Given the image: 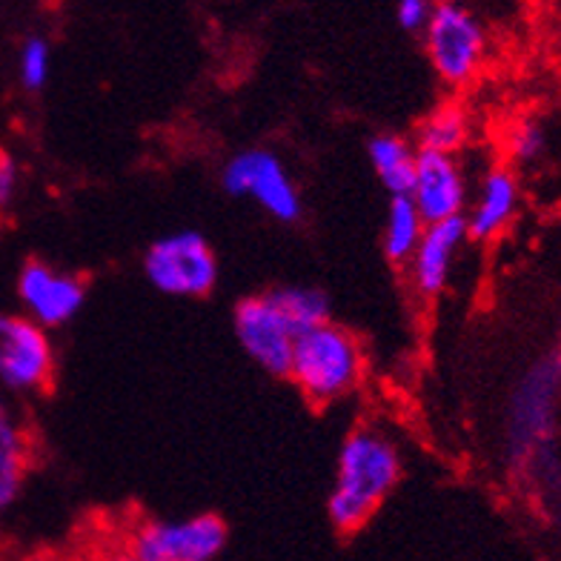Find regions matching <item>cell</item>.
I'll list each match as a JSON object with an SVG mask.
<instances>
[{
    "label": "cell",
    "mask_w": 561,
    "mask_h": 561,
    "mask_svg": "<svg viewBox=\"0 0 561 561\" xmlns=\"http://www.w3.org/2000/svg\"><path fill=\"white\" fill-rule=\"evenodd\" d=\"M467 241L465 218H453V221L427 224L419 247H415L413 259L407 261V273L419 296L436 298L442 296L450 275L456 270L458 252Z\"/></svg>",
    "instance_id": "cell-12"
},
{
    "label": "cell",
    "mask_w": 561,
    "mask_h": 561,
    "mask_svg": "<svg viewBox=\"0 0 561 561\" xmlns=\"http://www.w3.org/2000/svg\"><path fill=\"white\" fill-rule=\"evenodd\" d=\"M104 561H138V559H135V556L129 553V550H115V553L106 556Z\"/></svg>",
    "instance_id": "cell-23"
},
{
    "label": "cell",
    "mask_w": 561,
    "mask_h": 561,
    "mask_svg": "<svg viewBox=\"0 0 561 561\" xmlns=\"http://www.w3.org/2000/svg\"><path fill=\"white\" fill-rule=\"evenodd\" d=\"M559 367H561V344H559Z\"/></svg>",
    "instance_id": "cell-24"
},
{
    "label": "cell",
    "mask_w": 561,
    "mask_h": 561,
    "mask_svg": "<svg viewBox=\"0 0 561 561\" xmlns=\"http://www.w3.org/2000/svg\"><path fill=\"white\" fill-rule=\"evenodd\" d=\"M430 64L447 87H465L479 75L488 53V37L470 9L456 0H442L424 26Z\"/></svg>",
    "instance_id": "cell-4"
},
{
    "label": "cell",
    "mask_w": 561,
    "mask_h": 561,
    "mask_svg": "<svg viewBox=\"0 0 561 561\" xmlns=\"http://www.w3.org/2000/svg\"><path fill=\"white\" fill-rule=\"evenodd\" d=\"M433 12V0H399L396 7V18L407 32H424Z\"/></svg>",
    "instance_id": "cell-21"
},
{
    "label": "cell",
    "mask_w": 561,
    "mask_h": 561,
    "mask_svg": "<svg viewBox=\"0 0 561 561\" xmlns=\"http://www.w3.org/2000/svg\"><path fill=\"white\" fill-rule=\"evenodd\" d=\"M55 347L44 327L26 316L0 312V390L26 396L53 381Z\"/></svg>",
    "instance_id": "cell-7"
},
{
    "label": "cell",
    "mask_w": 561,
    "mask_h": 561,
    "mask_svg": "<svg viewBox=\"0 0 561 561\" xmlns=\"http://www.w3.org/2000/svg\"><path fill=\"white\" fill-rule=\"evenodd\" d=\"M415 140L424 152L458 156L470 144V115L465 112V106L442 104L421 121Z\"/></svg>",
    "instance_id": "cell-16"
},
{
    "label": "cell",
    "mask_w": 561,
    "mask_h": 561,
    "mask_svg": "<svg viewBox=\"0 0 561 561\" xmlns=\"http://www.w3.org/2000/svg\"><path fill=\"white\" fill-rule=\"evenodd\" d=\"M424 218L419 215V209L410 204L407 195H396L390 201V207H387V218H385V238H381V244H385V255L392 261V264H404L413 259L415 247H419L421 236H424Z\"/></svg>",
    "instance_id": "cell-17"
},
{
    "label": "cell",
    "mask_w": 561,
    "mask_h": 561,
    "mask_svg": "<svg viewBox=\"0 0 561 561\" xmlns=\"http://www.w3.org/2000/svg\"><path fill=\"white\" fill-rule=\"evenodd\" d=\"M407 198L419 209L424 224L465 218L467 201H470V181H467V172L458 156L419 149Z\"/></svg>",
    "instance_id": "cell-10"
},
{
    "label": "cell",
    "mask_w": 561,
    "mask_h": 561,
    "mask_svg": "<svg viewBox=\"0 0 561 561\" xmlns=\"http://www.w3.org/2000/svg\"><path fill=\"white\" fill-rule=\"evenodd\" d=\"M507 152L513 156V161L530 163L545 152V133H541L539 124H518L507 138Z\"/></svg>",
    "instance_id": "cell-20"
},
{
    "label": "cell",
    "mask_w": 561,
    "mask_h": 561,
    "mask_svg": "<svg viewBox=\"0 0 561 561\" xmlns=\"http://www.w3.org/2000/svg\"><path fill=\"white\" fill-rule=\"evenodd\" d=\"M401 470V447L390 433L373 424L355 427L341 444L333 490L327 499V513L335 530H362L399 488Z\"/></svg>",
    "instance_id": "cell-1"
},
{
    "label": "cell",
    "mask_w": 561,
    "mask_h": 561,
    "mask_svg": "<svg viewBox=\"0 0 561 561\" xmlns=\"http://www.w3.org/2000/svg\"><path fill=\"white\" fill-rule=\"evenodd\" d=\"M144 275L158 293L172 298L209 296L218 284V259L201 232H170L144 255Z\"/></svg>",
    "instance_id": "cell-3"
},
{
    "label": "cell",
    "mask_w": 561,
    "mask_h": 561,
    "mask_svg": "<svg viewBox=\"0 0 561 561\" xmlns=\"http://www.w3.org/2000/svg\"><path fill=\"white\" fill-rule=\"evenodd\" d=\"M221 184L232 198L255 201L275 221L301 218V193L287 167L270 149H244L224 163Z\"/></svg>",
    "instance_id": "cell-6"
},
{
    "label": "cell",
    "mask_w": 561,
    "mask_h": 561,
    "mask_svg": "<svg viewBox=\"0 0 561 561\" xmlns=\"http://www.w3.org/2000/svg\"><path fill=\"white\" fill-rule=\"evenodd\" d=\"M415 156H419V149L401 135H376L367 144V158L373 163V172L387 186V193H392V198L407 195V190H410V181H413L415 172Z\"/></svg>",
    "instance_id": "cell-15"
},
{
    "label": "cell",
    "mask_w": 561,
    "mask_h": 561,
    "mask_svg": "<svg viewBox=\"0 0 561 561\" xmlns=\"http://www.w3.org/2000/svg\"><path fill=\"white\" fill-rule=\"evenodd\" d=\"M232 324H236L238 344L252 362L270 376L287 378L298 333L287 324V318L280 316L278 304L273 301L270 293L266 296H250L238 304Z\"/></svg>",
    "instance_id": "cell-9"
},
{
    "label": "cell",
    "mask_w": 561,
    "mask_h": 561,
    "mask_svg": "<svg viewBox=\"0 0 561 561\" xmlns=\"http://www.w3.org/2000/svg\"><path fill=\"white\" fill-rule=\"evenodd\" d=\"M227 545V525L213 513L152 518L129 533L126 550L138 561H215Z\"/></svg>",
    "instance_id": "cell-5"
},
{
    "label": "cell",
    "mask_w": 561,
    "mask_h": 561,
    "mask_svg": "<svg viewBox=\"0 0 561 561\" xmlns=\"http://www.w3.org/2000/svg\"><path fill=\"white\" fill-rule=\"evenodd\" d=\"M18 184H21V170L9 156H0V207H9L18 195Z\"/></svg>",
    "instance_id": "cell-22"
},
{
    "label": "cell",
    "mask_w": 561,
    "mask_h": 561,
    "mask_svg": "<svg viewBox=\"0 0 561 561\" xmlns=\"http://www.w3.org/2000/svg\"><path fill=\"white\" fill-rule=\"evenodd\" d=\"M561 390V367L545 362L533 367L510 401V453L516 461H525L536 447L553 436L556 399Z\"/></svg>",
    "instance_id": "cell-8"
},
{
    "label": "cell",
    "mask_w": 561,
    "mask_h": 561,
    "mask_svg": "<svg viewBox=\"0 0 561 561\" xmlns=\"http://www.w3.org/2000/svg\"><path fill=\"white\" fill-rule=\"evenodd\" d=\"M456 3H458V0H456Z\"/></svg>",
    "instance_id": "cell-25"
},
{
    "label": "cell",
    "mask_w": 561,
    "mask_h": 561,
    "mask_svg": "<svg viewBox=\"0 0 561 561\" xmlns=\"http://www.w3.org/2000/svg\"><path fill=\"white\" fill-rule=\"evenodd\" d=\"M287 378L312 404L347 399L364 378V350L350 330L324 321L296 339Z\"/></svg>",
    "instance_id": "cell-2"
},
{
    "label": "cell",
    "mask_w": 561,
    "mask_h": 561,
    "mask_svg": "<svg viewBox=\"0 0 561 561\" xmlns=\"http://www.w3.org/2000/svg\"><path fill=\"white\" fill-rule=\"evenodd\" d=\"M270 296L298 335L330 321V298L318 287H280Z\"/></svg>",
    "instance_id": "cell-18"
},
{
    "label": "cell",
    "mask_w": 561,
    "mask_h": 561,
    "mask_svg": "<svg viewBox=\"0 0 561 561\" xmlns=\"http://www.w3.org/2000/svg\"><path fill=\"white\" fill-rule=\"evenodd\" d=\"M518 181L516 175L504 167H493L484 172V178L476 186V195H470L465 209L467 238L473 241H493L502 236L510 221L518 213Z\"/></svg>",
    "instance_id": "cell-13"
},
{
    "label": "cell",
    "mask_w": 561,
    "mask_h": 561,
    "mask_svg": "<svg viewBox=\"0 0 561 561\" xmlns=\"http://www.w3.org/2000/svg\"><path fill=\"white\" fill-rule=\"evenodd\" d=\"M30 467V438L7 404H0V516L18 502Z\"/></svg>",
    "instance_id": "cell-14"
},
{
    "label": "cell",
    "mask_w": 561,
    "mask_h": 561,
    "mask_svg": "<svg viewBox=\"0 0 561 561\" xmlns=\"http://www.w3.org/2000/svg\"><path fill=\"white\" fill-rule=\"evenodd\" d=\"M18 298H21L23 316L49 333L69 324L81 312L87 301V284L58 266L30 261L18 275Z\"/></svg>",
    "instance_id": "cell-11"
},
{
    "label": "cell",
    "mask_w": 561,
    "mask_h": 561,
    "mask_svg": "<svg viewBox=\"0 0 561 561\" xmlns=\"http://www.w3.org/2000/svg\"><path fill=\"white\" fill-rule=\"evenodd\" d=\"M53 55L44 37H30L21 49V81L26 89H41L49 81Z\"/></svg>",
    "instance_id": "cell-19"
}]
</instances>
